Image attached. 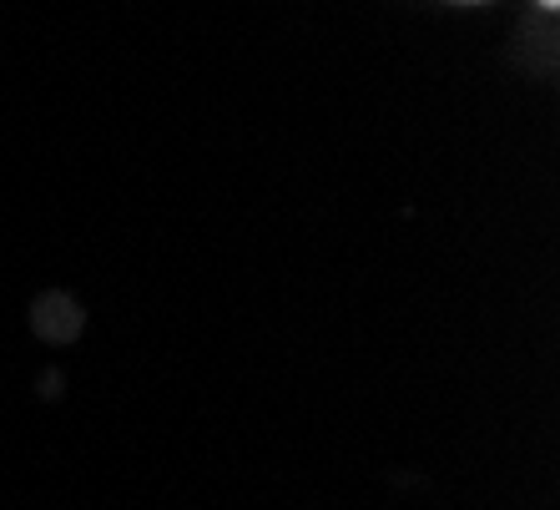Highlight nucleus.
Instances as JSON below:
<instances>
[{
  "instance_id": "1",
  "label": "nucleus",
  "mask_w": 560,
  "mask_h": 510,
  "mask_svg": "<svg viewBox=\"0 0 560 510\" xmlns=\"http://www.w3.org/2000/svg\"><path fill=\"white\" fill-rule=\"evenodd\" d=\"M540 5H546V11H556V0H540Z\"/></svg>"
}]
</instances>
